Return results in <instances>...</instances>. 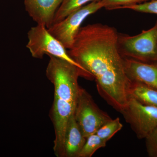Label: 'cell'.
<instances>
[{
  "instance_id": "obj_7",
  "label": "cell",
  "mask_w": 157,
  "mask_h": 157,
  "mask_svg": "<svg viewBox=\"0 0 157 157\" xmlns=\"http://www.w3.org/2000/svg\"><path fill=\"white\" fill-rule=\"evenodd\" d=\"M121 113L138 139H145L157 127V107L141 104L130 96Z\"/></svg>"
},
{
  "instance_id": "obj_3",
  "label": "cell",
  "mask_w": 157,
  "mask_h": 157,
  "mask_svg": "<svg viewBox=\"0 0 157 157\" xmlns=\"http://www.w3.org/2000/svg\"><path fill=\"white\" fill-rule=\"evenodd\" d=\"M118 45L124 58L157 63V22L151 28L135 36L120 35Z\"/></svg>"
},
{
  "instance_id": "obj_8",
  "label": "cell",
  "mask_w": 157,
  "mask_h": 157,
  "mask_svg": "<svg viewBox=\"0 0 157 157\" xmlns=\"http://www.w3.org/2000/svg\"><path fill=\"white\" fill-rule=\"evenodd\" d=\"M63 0H24L25 10L37 25L47 29L52 25Z\"/></svg>"
},
{
  "instance_id": "obj_11",
  "label": "cell",
  "mask_w": 157,
  "mask_h": 157,
  "mask_svg": "<svg viewBox=\"0 0 157 157\" xmlns=\"http://www.w3.org/2000/svg\"><path fill=\"white\" fill-rule=\"evenodd\" d=\"M129 97L141 104L157 108V90L137 81H131Z\"/></svg>"
},
{
  "instance_id": "obj_1",
  "label": "cell",
  "mask_w": 157,
  "mask_h": 157,
  "mask_svg": "<svg viewBox=\"0 0 157 157\" xmlns=\"http://www.w3.org/2000/svg\"><path fill=\"white\" fill-rule=\"evenodd\" d=\"M118 38L114 28L88 25L81 27L68 53L95 79L100 96L121 113L128 104L131 80L126 72Z\"/></svg>"
},
{
  "instance_id": "obj_9",
  "label": "cell",
  "mask_w": 157,
  "mask_h": 157,
  "mask_svg": "<svg viewBox=\"0 0 157 157\" xmlns=\"http://www.w3.org/2000/svg\"><path fill=\"white\" fill-rule=\"evenodd\" d=\"M125 68L131 81H137L157 90V63H145L124 58Z\"/></svg>"
},
{
  "instance_id": "obj_15",
  "label": "cell",
  "mask_w": 157,
  "mask_h": 157,
  "mask_svg": "<svg viewBox=\"0 0 157 157\" xmlns=\"http://www.w3.org/2000/svg\"><path fill=\"white\" fill-rule=\"evenodd\" d=\"M118 9H129L137 12L157 14V0H149L138 4L122 6Z\"/></svg>"
},
{
  "instance_id": "obj_2",
  "label": "cell",
  "mask_w": 157,
  "mask_h": 157,
  "mask_svg": "<svg viewBox=\"0 0 157 157\" xmlns=\"http://www.w3.org/2000/svg\"><path fill=\"white\" fill-rule=\"evenodd\" d=\"M48 56L50 59L46 75L54 87V98L50 113L55 134L53 150L56 157H64L65 132L68 121L74 114L81 88L78 83V77H92L65 60Z\"/></svg>"
},
{
  "instance_id": "obj_6",
  "label": "cell",
  "mask_w": 157,
  "mask_h": 157,
  "mask_svg": "<svg viewBox=\"0 0 157 157\" xmlns=\"http://www.w3.org/2000/svg\"><path fill=\"white\" fill-rule=\"evenodd\" d=\"M74 117L83 136L86 138L96 134L102 126L112 119L107 113L98 107L91 96L81 87Z\"/></svg>"
},
{
  "instance_id": "obj_10",
  "label": "cell",
  "mask_w": 157,
  "mask_h": 157,
  "mask_svg": "<svg viewBox=\"0 0 157 157\" xmlns=\"http://www.w3.org/2000/svg\"><path fill=\"white\" fill-rule=\"evenodd\" d=\"M86 140L75 119L74 114L68 121L65 132L64 157H78Z\"/></svg>"
},
{
  "instance_id": "obj_12",
  "label": "cell",
  "mask_w": 157,
  "mask_h": 157,
  "mask_svg": "<svg viewBox=\"0 0 157 157\" xmlns=\"http://www.w3.org/2000/svg\"><path fill=\"white\" fill-rule=\"evenodd\" d=\"M96 1L100 0H63L55 15L52 25L61 21L70 13L82 6Z\"/></svg>"
},
{
  "instance_id": "obj_13",
  "label": "cell",
  "mask_w": 157,
  "mask_h": 157,
  "mask_svg": "<svg viewBox=\"0 0 157 157\" xmlns=\"http://www.w3.org/2000/svg\"><path fill=\"white\" fill-rule=\"evenodd\" d=\"M107 143L96 134L90 135L86 138L78 157H91L98 149L105 147Z\"/></svg>"
},
{
  "instance_id": "obj_4",
  "label": "cell",
  "mask_w": 157,
  "mask_h": 157,
  "mask_svg": "<svg viewBox=\"0 0 157 157\" xmlns=\"http://www.w3.org/2000/svg\"><path fill=\"white\" fill-rule=\"evenodd\" d=\"M28 38L29 41L26 47L29 50L33 57L42 59L44 55L53 56L75 65L92 76L72 59L68 54L67 48L52 36L44 26L37 25L31 28L28 33Z\"/></svg>"
},
{
  "instance_id": "obj_5",
  "label": "cell",
  "mask_w": 157,
  "mask_h": 157,
  "mask_svg": "<svg viewBox=\"0 0 157 157\" xmlns=\"http://www.w3.org/2000/svg\"><path fill=\"white\" fill-rule=\"evenodd\" d=\"M103 8L101 0L94 1L70 13L64 19L52 25L47 29L65 48L70 49L86 18Z\"/></svg>"
},
{
  "instance_id": "obj_17",
  "label": "cell",
  "mask_w": 157,
  "mask_h": 157,
  "mask_svg": "<svg viewBox=\"0 0 157 157\" xmlns=\"http://www.w3.org/2000/svg\"><path fill=\"white\" fill-rule=\"evenodd\" d=\"M145 139L148 156L157 157V127Z\"/></svg>"
},
{
  "instance_id": "obj_16",
  "label": "cell",
  "mask_w": 157,
  "mask_h": 157,
  "mask_svg": "<svg viewBox=\"0 0 157 157\" xmlns=\"http://www.w3.org/2000/svg\"><path fill=\"white\" fill-rule=\"evenodd\" d=\"M104 8L109 10L118 9L122 6H129L147 2L149 0H101Z\"/></svg>"
},
{
  "instance_id": "obj_14",
  "label": "cell",
  "mask_w": 157,
  "mask_h": 157,
  "mask_svg": "<svg viewBox=\"0 0 157 157\" xmlns=\"http://www.w3.org/2000/svg\"><path fill=\"white\" fill-rule=\"evenodd\" d=\"M123 127V125L121 122L120 118L117 117L115 119H112L102 126L96 134L107 142L117 133L121 131Z\"/></svg>"
}]
</instances>
